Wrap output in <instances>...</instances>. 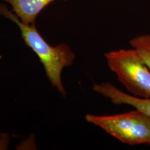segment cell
Returning <instances> with one entry per match:
<instances>
[{"mask_svg": "<svg viewBox=\"0 0 150 150\" xmlns=\"http://www.w3.org/2000/svg\"><path fill=\"white\" fill-rule=\"evenodd\" d=\"M0 15L17 24L25 44L35 52L44 66L52 86L65 97L66 91L61 81V72L64 67L72 65L75 59V54L70 47L64 43L50 45L40 34L35 24L23 23L3 4H0Z\"/></svg>", "mask_w": 150, "mask_h": 150, "instance_id": "1", "label": "cell"}, {"mask_svg": "<svg viewBox=\"0 0 150 150\" xmlns=\"http://www.w3.org/2000/svg\"><path fill=\"white\" fill-rule=\"evenodd\" d=\"M104 56L110 70L130 95L150 99V70L135 49L110 51Z\"/></svg>", "mask_w": 150, "mask_h": 150, "instance_id": "2", "label": "cell"}, {"mask_svg": "<svg viewBox=\"0 0 150 150\" xmlns=\"http://www.w3.org/2000/svg\"><path fill=\"white\" fill-rule=\"evenodd\" d=\"M86 120L127 145H150V117L139 109L111 115L88 114Z\"/></svg>", "mask_w": 150, "mask_h": 150, "instance_id": "3", "label": "cell"}, {"mask_svg": "<svg viewBox=\"0 0 150 150\" xmlns=\"http://www.w3.org/2000/svg\"><path fill=\"white\" fill-rule=\"evenodd\" d=\"M93 90L104 97L109 99L114 104H126L144 112L150 117V99H142L133 96L120 91L109 83L94 84Z\"/></svg>", "mask_w": 150, "mask_h": 150, "instance_id": "4", "label": "cell"}, {"mask_svg": "<svg viewBox=\"0 0 150 150\" xmlns=\"http://www.w3.org/2000/svg\"><path fill=\"white\" fill-rule=\"evenodd\" d=\"M8 4L23 23L35 24L37 16L45 7L58 0H1ZM66 1V0H63Z\"/></svg>", "mask_w": 150, "mask_h": 150, "instance_id": "5", "label": "cell"}, {"mask_svg": "<svg viewBox=\"0 0 150 150\" xmlns=\"http://www.w3.org/2000/svg\"><path fill=\"white\" fill-rule=\"evenodd\" d=\"M129 45L136 50L150 70V34L137 35L129 40Z\"/></svg>", "mask_w": 150, "mask_h": 150, "instance_id": "6", "label": "cell"}]
</instances>
